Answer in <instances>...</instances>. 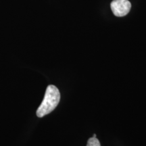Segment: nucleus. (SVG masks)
<instances>
[{"label": "nucleus", "mask_w": 146, "mask_h": 146, "mask_svg": "<svg viewBox=\"0 0 146 146\" xmlns=\"http://www.w3.org/2000/svg\"><path fill=\"white\" fill-rule=\"evenodd\" d=\"M113 14L117 17L127 15L131 10V4L128 0H113L110 4Z\"/></svg>", "instance_id": "obj_2"}, {"label": "nucleus", "mask_w": 146, "mask_h": 146, "mask_svg": "<svg viewBox=\"0 0 146 146\" xmlns=\"http://www.w3.org/2000/svg\"><path fill=\"white\" fill-rule=\"evenodd\" d=\"M60 100V94L54 85H49L45 91L44 98L36 110V116L42 118L50 114L57 107Z\"/></svg>", "instance_id": "obj_1"}, {"label": "nucleus", "mask_w": 146, "mask_h": 146, "mask_svg": "<svg viewBox=\"0 0 146 146\" xmlns=\"http://www.w3.org/2000/svg\"><path fill=\"white\" fill-rule=\"evenodd\" d=\"M87 146H101L99 140L96 137H91L87 141Z\"/></svg>", "instance_id": "obj_3"}, {"label": "nucleus", "mask_w": 146, "mask_h": 146, "mask_svg": "<svg viewBox=\"0 0 146 146\" xmlns=\"http://www.w3.org/2000/svg\"><path fill=\"white\" fill-rule=\"evenodd\" d=\"M94 137H96V134L94 135Z\"/></svg>", "instance_id": "obj_4"}]
</instances>
